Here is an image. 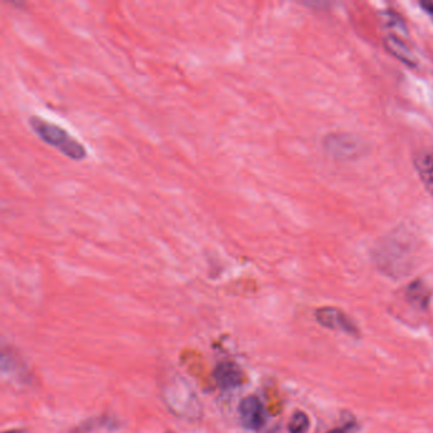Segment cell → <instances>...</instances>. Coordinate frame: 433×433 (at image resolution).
Wrapping results in <instances>:
<instances>
[{
  "label": "cell",
  "instance_id": "cell-12",
  "mask_svg": "<svg viewBox=\"0 0 433 433\" xmlns=\"http://www.w3.org/2000/svg\"><path fill=\"white\" fill-rule=\"evenodd\" d=\"M351 431H352V426L350 424V426H346V427L335 428V429H332L328 433H350Z\"/></svg>",
  "mask_w": 433,
  "mask_h": 433
},
{
  "label": "cell",
  "instance_id": "cell-1",
  "mask_svg": "<svg viewBox=\"0 0 433 433\" xmlns=\"http://www.w3.org/2000/svg\"><path fill=\"white\" fill-rule=\"evenodd\" d=\"M29 126L42 141L51 145L69 159L76 162L86 159L87 156L86 146L81 144L74 136H71L64 128L58 126L54 122L46 121L45 118H41L37 116L29 117Z\"/></svg>",
  "mask_w": 433,
  "mask_h": 433
},
{
  "label": "cell",
  "instance_id": "cell-6",
  "mask_svg": "<svg viewBox=\"0 0 433 433\" xmlns=\"http://www.w3.org/2000/svg\"><path fill=\"white\" fill-rule=\"evenodd\" d=\"M385 46L389 51L393 54L395 58L402 60L405 64L410 65V66L417 64V58H414V55L412 54V51L403 41L399 40L398 37H395V36L387 37L385 40Z\"/></svg>",
  "mask_w": 433,
  "mask_h": 433
},
{
  "label": "cell",
  "instance_id": "cell-13",
  "mask_svg": "<svg viewBox=\"0 0 433 433\" xmlns=\"http://www.w3.org/2000/svg\"><path fill=\"white\" fill-rule=\"evenodd\" d=\"M6 433H29L27 431H8Z\"/></svg>",
  "mask_w": 433,
  "mask_h": 433
},
{
  "label": "cell",
  "instance_id": "cell-2",
  "mask_svg": "<svg viewBox=\"0 0 433 433\" xmlns=\"http://www.w3.org/2000/svg\"><path fill=\"white\" fill-rule=\"evenodd\" d=\"M239 417L243 426L250 431H260L266 423V410L260 399L249 395L239 404Z\"/></svg>",
  "mask_w": 433,
  "mask_h": 433
},
{
  "label": "cell",
  "instance_id": "cell-8",
  "mask_svg": "<svg viewBox=\"0 0 433 433\" xmlns=\"http://www.w3.org/2000/svg\"><path fill=\"white\" fill-rule=\"evenodd\" d=\"M417 165H418L422 180L433 192V153H428L426 156H422L421 159L417 162Z\"/></svg>",
  "mask_w": 433,
  "mask_h": 433
},
{
  "label": "cell",
  "instance_id": "cell-11",
  "mask_svg": "<svg viewBox=\"0 0 433 433\" xmlns=\"http://www.w3.org/2000/svg\"><path fill=\"white\" fill-rule=\"evenodd\" d=\"M421 6H423V9L429 14V17L433 19V3L432 1H422Z\"/></svg>",
  "mask_w": 433,
  "mask_h": 433
},
{
  "label": "cell",
  "instance_id": "cell-5",
  "mask_svg": "<svg viewBox=\"0 0 433 433\" xmlns=\"http://www.w3.org/2000/svg\"><path fill=\"white\" fill-rule=\"evenodd\" d=\"M405 296L412 305L418 309H427L432 292L426 283L421 280H417L408 286Z\"/></svg>",
  "mask_w": 433,
  "mask_h": 433
},
{
  "label": "cell",
  "instance_id": "cell-3",
  "mask_svg": "<svg viewBox=\"0 0 433 433\" xmlns=\"http://www.w3.org/2000/svg\"><path fill=\"white\" fill-rule=\"evenodd\" d=\"M317 320L320 325L330 330H342L347 335H358L357 327L352 319L348 318L345 312L335 307H322L317 314Z\"/></svg>",
  "mask_w": 433,
  "mask_h": 433
},
{
  "label": "cell",
  "instance_id": "cell-4",
  "mask_svg": "<svg viewBox=\"0 0 433 433\" xmlns=\"http://www.w3.org/2000/svg\"><path fill=\"white\" fill-rule=\"evenodd\" d=\"M214 380L221 390H231L244 382L242 369L234 362H221L214 371Z\"/></svg>",
  "mask_w": 433,
  "mask_h": 433
},
{
  "label": "cell",
  "instance_id": "cell-10",
  "mask_svg": "<svg viewBox=\"0 0 433 433\" xmlns=\"http://www.w3.org/2000/svg\"><path fill=\"white\" fill-rule=\"evenodd\" d=\"M385 24L392 29H398V32H405V26L403 21L399 18V16L394 14L393 12H387L384 16Z\"/></svg>",
  "mask_w": 433,
  "mask_h": 433
},
{
  "label": "cell",
  "instance_id": "cell-7",
  "mask_svg": "<svg viewBox=\"0 0 433 433\" xmlns=\"http://www.w3.org/2000/svg\"><path fill=\"white\" fill-rule=\"evenodd\" d=\"M337 139L338 140L332 138V139H330V143H327L332 153L338 154L340 156H345L346 154L345 149L347 148V151H350V154L352 156V153H356L358 151V144L356 141H353L351 136H337Z\"/></svg>",
  "mask_w": 433,
  "mask_h": 433
},
{
  "label": "cell",
  "instance_id": "cell-9",
  "mask_svg": "<svg viewBox=\"0 0 433 433\" xmlns=\"http://www.w3.org/2000/svg\"><path fill=\"white\" fill-rule=\"evenodd\" d=\"M309 427H310V421L304 412H300V410L295 412L292 417L290 418V433H307Z\"/></svg>",
  "mask_w": 433,
  "mask_h": 433
}]
</instances>
